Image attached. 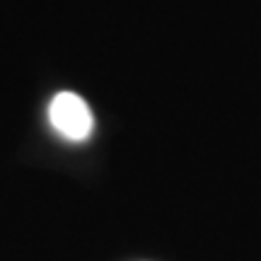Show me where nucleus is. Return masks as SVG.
<instances>
[{
    "instance_id": "1",
    "label": "nucleus",
    "mask_w": 261,
    "mask_h": 261,
    "mask_svg": "<svg viewBox=\"0 0 261 261\" xmlns=\"http://www.w3.org/2000/svg\"><path fill=\"white\" fill-rule=\"evenodd\" d=\"M48 123L61 138L80 143L92 136L94 116L90 104L75 92H58L48 104Z\"/></svg>"
}]
</instances>
